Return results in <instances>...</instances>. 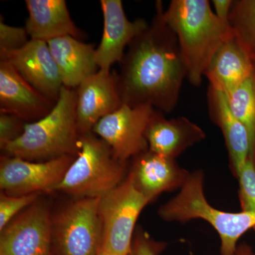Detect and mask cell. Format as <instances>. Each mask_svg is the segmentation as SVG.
Masks as SVG:
<instances>
[{
    "label": "cell",
    "instance_id": "cell-8",
    "mask_svg": "<svg viewBox=\"0 0 255 255\" xmlns=\"http://www.w3.org/2000/svg\"><path fill=\"white\" fill-rule=\"evenodd\" d=\"M155 110L150 106L122 105L97 122L92 132L108 144L117 158L127 162L148 150L145 131Z\"/></svg>",
    "mask_w": 255,
    "mask_h": 255
},
{
    "label": "cell",
    "instance_id": "cell-3",
    "mask_svg": "<svg viewBox=\"0 0 255 255\" xmlns=\"http://www.w3.org/2000/svg\"><path fill=\"white\" fill-rule=\"evenodd\" d=\"M76 90L63 87L55 107L44 117L25 124L21 136L7 144L6 155L28 161L75 157L79 151Z\"/></svg>",
    "mask_w": 255,
    "mask_h": 255
},
{
    "label": "cell",
    "instance_id": "cell-9",
    "mask_svg": "<svg viewBox=\"0 0 255 255\" xmlns=\"http://www.w3.org/2000/svg\"><path fill=\"white\" fill-rule=\"evenodd\" d=\"M75 159L63 156L43 162L4 156L0 165V188L12 196L54 191Z\"/></svg>",
    "mask_w": 255,
    "mask_h": 255
},
{
    "label": "cell",
    "instance_id": "cell-4",
    "mask_svg": "<svg viewBox=\"0 0 255 255\" xmlns=\"http://www.w3.org/2000/svg\"><path fill=\"white\" fill-rule=\"evenodd\" d=\"M204 182L202 171L190 173L179 194L159 208V216L164 221L182 223L194 219L207 221L219 235L221 255H233L242 236L255 229V215L225 212L213 207L206 200Z\"/></svg>",
    "mask_w": 255,
    "mask_h": 255
},
{
    "label": "cell",
    "instance_id": "cell-5",
    "mask_svg": "<svg viewBox=\"0 0 255 255\" xmlns=\"http://www.w3.org/2000/svg\"><path fill=\"white\" fill-rule=\"evenodd\" d=\"M76 158L55 191L78 199L101 198L123 182L127 162L114 156L107 142L92 132L80 135Z\"/></svg>",
    "mask_w": 255,
    "mask_h": 255
},
{
    "label": "cell",
    "instance_id": "cell-10",
    "mask_svg": "<svg viewBox=\"0 0 255 255\" xmlns=\"http://www.w3.org/2000/svg\"><path fill=\"white\" fill-rule=\"evenodd\" d=\"M49 210L34 204L1 231L0 255H53Z\"/></svg>",
    "mask_w": 255,
    "mask_h": 255
},
{
    "label": "cell",
    "instance_id": "cell-29",
    "mask_svg": "<svg viewBox=\"0 0 255 255\" xmlns=\"http://www.w3.org/2000/svg\"><path fill=\"white\" fill-rule=\"evenodd\" d=\"M233 255H255V252L251 246L243 243L238 245Z\"/></svg>",
    "mask_w": 255,
    "mask_h": 255
},
{
    "label": "cell",
    "instance_id": "cell-18",
    "mask_svg": "<svg viewBox=\"0 0 255 255\" xmlns=\"http://www.w3.org/2000/svg\"><path fill=\"white\" fill-rule=\"evenodd\" d=\"M207 102L210 118L222 132L231 170L238 178L242 167L251 156L249 133L246 127L233 115L224 93L209 87Z\"/></svg>",
    "mask_w": 255,
    "mask_h": 255
},
{
    "label": "cell",
    "instance_id": "cell-7",
    "mask_svg": "<svg viewBox=\"0 0 255 255\" xmlns=\"http://www.w3.org/2000/svg\"><path fill=\"white\" fill-rule=\"evenodd\" d=\"M149 201L137 190L131 176L100 198L102 249L127 255L131 246L136 221Z\"/></svg>",
    "mask_w": 255,
    "mask_h": 255
},
{
    "label": "cell",
    "instance_id": "cell-30",
    "mask_svg": "<svg viewBox=\"0 0 255 255\" xmlns=\"http://www.w3.org/2000/svg\"><path fill=\"white\" fill-rule=\"evenodd\" d=\"M98 255H121L119 254H117V253H112V252L105 251L104 249H101L100 253H99Z\"/></svg>",
    "mask_w": 255,
    "mask_h": 255
},
{
    "label": "cell",
    "instance_id": "cell-1",
    "mask_svg": "<svg viewBox=\"0 0 255 255\" xmlns=\"http://www.w3.org/2000/svg\"><path fill=\"white\" fill-rule=\"evenodd\" d=\"M162 1L147 27L128 47L118 73L123 105L170 113L177 107L187 68L177 38L164 18Z\"/></svg>",
    "mask_w": 255,
    "mask_h": 255
},
{
    "label": "cell",
    "instance_id": "cell-2",
    "mask_svg": "<svg viewBox=\"0 0 255 255\" xmlns=\"http://www.w3.org/2000/svg\"><path fill=\"white\" fill-rule=\"evenodd\" d=\"M164 18L177 37L191 85L199 86L220 46L233 36L207 0H172Z\"/></svg>",
    "mask_w": 255,
    "mask_h": 255
},
{
    "label": "cell",
    "instance_id": "cell-24",
    "mask_svg": "<svg viewBox=\"0 0 255 255\" xmlns=\"http://www.w3.org/2000/svg\"><path fill=\"white\" fill-rule=\"evenodd\" d=\"M39 193L23 196L9 195L1 191L0 194V231L6 226L19 211L34 204Z\"/></svg>",
    "mask_w": 255,
    "mask_h": 255
},
{
    "label": "cell",
    "instance_id": "cell-12",
    "mask_svg": "<svg viewBox=\"0 0 255 255\" xmlns=\"http://www.w3.org/2000/svg\"><path fill=\"white\" fill-rule=\"evenodd\" d=\"M104 17L103 34L95 50L99 70L111 71L114 63H121L125 49L132 40L147 27L148 23L139 18L128 19L121 0H101Z\"/></svg>",
    "mask_w": 255,
    "mask_h": 255
},
{
    "label": "cell",
    "instance_id": "cell-16",
    "mask_svg": "<svg viewBox=\"0 0 255 255\" xmlns=\"http://www.w3.org/2000/svg\"><path fill=\"white\" fill-rule=\"evenodd\" d=\"M148 150L157 155L175 159L206 137L201 127L186 117L167 119L154 111L145 131Z\"/></svg>",
    "mask_w": 255,
    "mask_h": 255
},
{
    "label": "cell",
    "instance_id": "cell-14",
    "mask_svg": "<svg viewBox=\"0 0 255 255\" xmlns=\"http://www.w3.org/2000/svg\"><path fill=\"white\" fill-rule=\"evenodd\" d=\"M7 60L30 84L56 102L63 87L48 43L30 39L22 48L0 57Z\"/></svg>",
    "mask_w": 255,
    "mask_h": 255
},
{
    "label": "cell",
    "instance_id": "cell-23",
    "mask_svg": "<svg viewBox=\"0 0 255 255\" xmlns=\"http://www.w3.org/2000/svg\"><path fill=\"white\" fill-rule=\"evenodd\" d=\"M238 179L241 211L255 215V159L249 156Z\"/></svg>",
    "mask_w": 255,
    "mask_h": 255
},
{
    "label": "cell",
    "instance_id": "cell-19",
    "mask_svg": "<svg viewBox=\"0 0 255 255\" xmlns=\"http://www.w3.org/2000/svg\"><path fill=\"white\" fill-rule=\"evenodd\" d=\"M59 70L63 86L76 89L84 80L98 71L95 46L73 36L53 38L47 42Z\"/></svg>",
    "mask_w": 255,
    "mask_h": 255
},
{
    "label": "cell",
    "instance_id": "cell-25",
    "mask_svg": "<svg viewBox=\"0 0 255 255\" xmlns=\"http://www.w3.org/2000/svg\"><path fill=\"white\" fill-rule=\"evenodd\" d=\"M28 34L24 26H12L0 20V57L20 49L29 41Z\"/></svg>",
    "mask_w": 255,
    "mask_h": 255
},
{
    "label": "cell",
    "instance_id": "cell-21",
    "mask_svg": "<svg viewBox=\"0 0 255 255\" xmlns=\"http://www.w3.org/2000/svg\"><path fill=\"white\" fill-rule=\"evenodd\" d=\"M225 96L233 115L248 130L251 138V157L255 159V70Z\"/></svg>",
    "mask_w": 255,
    "mask_h": 255
},
{
    "label": "cell",
    "instance_id": "cell-11",
    "mask_svg": "<svg viewBox=\"0 0 255 255\" xmlns=\"http://www.w3.org/2000/svg\"><path fill=\"white\" fill-rule=\"evenodd\" d=\"M76 117L79 134L92 132L104 117L122 107L118 73L99 70L76 89Z\"/></svg>",
    "mask_w": 255,
    "mask_h": 255
},
{
    "label": "cell",
    "instance_id": "cell-22",
    "mask_svg": "<svg viewBox=\"0 0 255 255\" xmlns=\"http://www.w3.org/2000/svg\"><path fill=\"white\" fill-rule=\"evenodd\" d=\"M229 25L235 39L255 68V0L233 1Z\"/></svg>",
    "mask_w": 255,
    "mask_h": 255
},
{
    "label": "cell",
    "instance_id": "cell-26",
    "mask_svg": "<svg viewBox=\"0 0 255 255\" xmlns=\"http://www.w3.org/2000/svg\"><path fill=\"white\" fill-rule=\"evenodd\" d=\"M26 122L14 114L0 112V147L1 150L21 136Z\"/></svg>",
    "mask_w": 255,
    "mask_h": 255
},
{
    "label": "cell",
    "instance_id": "cell-13",
    "mask_svg": "<svg viewBox=\"0 0 255 255\" xmlns=\"http://www.w3.org/2000/svg\"><path fill=\"white\" fill-rule=\"evenodd\" d=\"M55 103L32 86L9 62L0 60V112L31 123L46 116Z\"/></svg>",
    "mask_w": 255,
    "mask_h": 255
},
{
    "label": "cell",
    "instance_id": "cell-6",
    "mask_svg": "<svg viewBox=\"0 0 255 255\" xmlns=\"http://www.w3.org/2000/svg\"><path fill=\"white\" fill-rule=\"evenodd\" d=\"M100 198H84L67 206L52 219L53 255H98L103 233Z\"/></svg>",
    "mask_w": 255,
    "mask_h": 255
},
{
    "label": "cell",
    "instance_id": "cell-15",
    "mask_svg": "<svg viewBox=\"0 0 255 255\" xmlns=\"http://www.w3.org/2000/svg\"><path fill=\"white\" fill-rule=\"evenodd\" d=\"M130 175L137 190L150 203L167 191L182 188L189 173L175 159L157 155L150 150L133 157Z\"/></svg>",
    "mask_w": 255,
    "mask_h": 255
},
{
    "label": "cell",
    "instance_id": "cell-28",
    "mask_svg": "<svg viewBox=\"0 0 255 255\" xmlns=\"http://www.w3.org/2000/svg\"><path fill=\"white\" fill-rule=\"evenodd\" d=\"M215 14L223 22L229 24V16L232 9L233 0H214Z\"/></svg>",
    "mask_w": 255,
    "mask_h": 255
},
{
    "label": "cell",
    "instance_id": "cell-27",
    "mask_svg": "<svg viewBox=\"0 0 255 255\" xmlns=\"http://www.w3.org/2000/svg\"><path fill=\"white\" fill-rule=\"evenodd\" d=\"M166 246L165 243L154 241L147 233L137 231L127 255H159Z\"/></svg>",
    "mask_w": 255,
    "mask_h": 255
},
{
    "label": "cell",
    "instance_id": "cell-20",
    "mask_svg": "<svg viewBox=\"0 0 255 255\" xmlns=\"http://www.w3.org/2000/svg\"><path fill=\"white\" fill-rule=\"evenodd\" d=\"M255 68L233 35L220 46L206 69L209 87L226 94L248 78Z\"/></svg>",
    "mask_w": 255,
    "mask_h": 255
},
{
    "label": "cell",
    "instance_id": "cell-17",
    "mask_svg": "<svg viewBox=\"0 0 255 255\" xmlns=\"http://www.w3.org/2000/svg\"><path fill=\"white\" fill-rule=\"evenodd\" d=\"M28 17L25 28L31 39L48 42L53 38L70 36L86 38L70 16L65 0H26Z\"/></svg>",
    "mask_w": 255,
    "mask_h": 255
}]
</instances>
